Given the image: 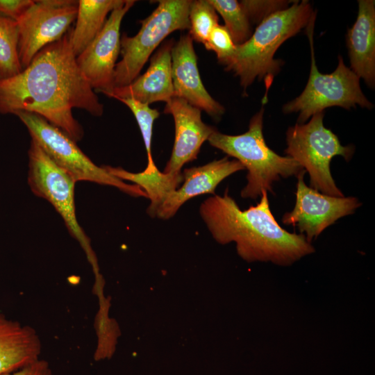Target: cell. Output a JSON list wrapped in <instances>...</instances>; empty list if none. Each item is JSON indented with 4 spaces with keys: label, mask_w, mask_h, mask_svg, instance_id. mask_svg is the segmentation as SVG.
<instances>
[{
    "label": "cell",
    "mask_w": 375,
    "mask_h": 375,
    "mask_svg": "<svg viewBox=\"0 0 375 375\" xmlns=\"http://www.w3.org/2000/svg\"><path fill=\"white\" fill-rule=\"evenodd\" d=\"M72 29L42 49L18 74L0 78V113H35L76 142L82 139L83 130L72 109L99 117L103 106L77 65Z\"/></svg>",
    "instance_id": "6da1fadb"
},
{
    "label": "cell",
    "mask_w": 375,
    "mask_h": 375,
    "mask_svg": "<svg viewBox=\"0 0 375 375\" xmlns=\"http://www.w3.org/2000/svg\"><path fill=\"white\" fill-rule=\"evenodd\" d=\"M199 211L214 239L222 244L235 242L238 255L248 262L290 266L315 251L304 235L289 233L278 224L265 190L256 206L242 210L226 188L223 196L204 200Z\"/></svg>",
    "instance_id": "7a4b0ae2"
},
{
    "label": "cell",
    "mask_w": 375,
    "mask_h": 375,
    "mask_svg": "<svg viewBox=\"0 0 375 375\" xmlns=\"http://www.w3.org/2000/svg\"><path fill=\"white\" fill-rule=\"evenodd\" d=\"M314 12L310 3L302 0L272 13L258 25L247 41L236 45L233 55L223 64L225 69L239 77L244 91L256 78L263 80L265 103L269 88L283 65L282 60L274 59L275 53L285 40L308 26Z\"/></svg>",
    "instance_id": "3957f363"
},
{
    "label": "cell",
    "mask_w": 375,
    "mask_h": 375,
    "mask_svg": "<svg viewBox=\"0 0 375 375\" xmlns=\"http://www.w3.org/2000/svg\"><path fill=\"white\" fill-rule=\"evenodd\" d=\"M264 108L255 114L244 133L231 135L215 130L209 144L240 161L248 171L244 199H256L265 190L274 193L273 183L281 178L297 176L303 168L289 156H281L266 144L262 133Z\"/></svg>",
    "instance_id": "277c9868"
},
{
    "label": "cell",
    "mask_w": 375,
    "mask_h": 375,
    "mask_svg": "<svg viewBox=\"0 0 375 375\" xmlns=\"http://www.w3.org/2000/svg\"><path fill=\"white\" fill-rule=\"evenodd\" d=\"M314 12L306 26L311 56L310 72L308 83L301 94L283 107L285 114L298 112V124H303L312 115L322 112L332 106L345 109L356 108V105L372 109L373 104L366 98L360 86V78L338 56V64L331 74H322L316 65L313 47Z\"/></svg>",
    "instance_id": "5b68a950"
},
{
    "label": "cell",
    "mask_w": 375,
    "mask_h": 375,
    "mask_svg": "<svg viewBox=\"0 0 375 375\" xmlns=\"http://www.w3.org/2000/svg\"><path fill=\"white\" fill-rule=\"evenodd\" d=\"M324 112L317 113L306 124H297L286 133L285 153L309 174L310 188L321 193L342 197L331 173L330 164L335 156L349 160L354 152L351 145L342 146L338 136L323 123Z\"/></svg>",
    "instance_id": "8992f818"
},
{
    "label": "cell",
    "mask_w": 375,
    "mask_h": 375,
    "mask_svg": "<svg viewBox=\"0 0 375 375\" xmlns=\"http://www.w3.org/2000/svg\"><path fill=\"white\" fill-rule=\"evenodd\" d=\"M151 14L141 21V28L132 37L124 33L120 40L122 60L116 64L114 88L132 83L151 54L172 33L190 28V0H161Z\"/></svg>",
    "instance_id": "52a82bcc"
},
{
    "label": "cell",
    "mask_w": 375,
    "mask_h": 375,
    "mask_svg": "<svg viewBox=\"0 0 375 375\" xmlns=\"http://www.w3.org/2000/svg\"><path fill=\"white\" fill-rule=\"evenodd\" d=\"M15 115L26 126L31 139L75 182L84 181L111 185L131 196L148 198L138 185L126 183L110 174L103 165H95L75 141L41 116L26 111H19Z\"/></svg>",
    "instance_id": "ba28073f"
},
{
    "label": "cell",
    "mask_w": 375,
    "mask_h": 375,
    "mask_svg": "<svg viewBox=\"0 0 375 375\" xmlns=\"http://www.w3.org/2000/svg\"><path fill=\"white\" fill-rule=\"evenodd\" d=\"M28 183L31 190L36 196L50 202L60 214L69 232L85 251L96 276H98L97 258L90 239L79 225L76 215V182L49 158L33 139H31L28 150Z\"/></svg>",
    "instance_id": "9c48e42d"
},
{
    "label": "cell",
    "mask_w": 375,
    "mask_h": 375,
    "mask_svg": "<svg viewBox=\"0 0 375 375\" xmlns=\"http://www.w3.org/2000/svg\"><path fill=\"white\" fill-rule=\"evenodd\" d=\"M78 1L40 0L17 21L22 69L44 47L60 40L76 18Z\"/></svg>",
    "instance_id": "30bf717a"
},
{
    "label": "cell",
    "mask_w": 375,
    "mask_h": 375,
    "mask_svg": "<svg viewBox=\"0 0 375 375\" xmlns=\"http://www.w3.org/2000/svg\"><path fill=\"white\" fill-rule=\"evenodd\" d=\"M302 171L297 177L296 202L292 211L282 217L284 224L297 226L311 243L313 238L341 217L354 213L361 206L356 197L329 196L306 185Z\"/></svg>",
    "instance_id": "8fae6325"
},
{
    "label": "cell",
    "mask_w": 375,
    "mask_h": 375,
    "mask_svg": "<svg viewBox=\"0 0 375 375\" xmlns=\"http://www.w3.org/2000/svg\"><path fill=\"white\" fill-rule=\"evenodd\" d=\"M135 2L125 0L115 8L101 31L76 56L77 65L91 88L106 95L114 88L116 60L120 53L121 23Z\"/></svg>",
    "instance_id": "7c38bea8"
},
{
    "label": "cell",
    "mask_w": 375,
    "mask_h": 375,
    "mask_svg": "<svg viewBox=\"0 0 375 375\" xmlns=\"http://www.w3.org/2000/svg\"><path fill=\"white\" fill-rule=\"evenodd\" d=\"M172 76L174 97L184 99L217 119L224 113V107L211 97L202 83L189 33L182 35L173 45Z\"/></svg>",
    "instance_id": "4fadbf2b"
},
{
    "label": "cell",
    "mask_w": 375,
    "mask_h": 375,
    "mask_svg": "<svg viewBox=\"0 0 375 375\" xmlns=\"http://www.w3.org/2000/svg\"><path fill=\"white\" fill-rule=\"evenodd\" d=\"M164 112L173 116L174 143L165 173L181 172L187 162L197 159L203 143L216 130L201 119V110L184 99L173 97L165 104Z\"/></svg>",
    "instance_id": "5bb4252c"
},
{
    "label": "cell",
    "mask_w": 375,
    "mask_h": 375,
    "mask_svg": "<svg viewBox=\"0 0 375 375\" xmlns=\"http://www.w3.org/2000/svg\"><path fill=\"white\" fill-rule=\"evenodd\" d=\"M245 169L236 159L224 157L206 165L185 169L181 188L171 192L159 208L156 217L162 219L172 217L187 201L204 194H213L217 185L230 175Z\"/></svg>",
    "instance_id": "9a60e30c"
},
{
    "label": "cell",
    "mask_w": 375,
    "mask_h": 375,
    "mask_svg": "<svg viewBox=\"0 0 375 375\" xmlns=\"http://www.w3.org/2000/svg\"><path fill=\"white\" fill-rule=\"evenodd\" d=\"M173 40L165 41L152 56L147 71L132 83L114 88L106 96L116 99L132 98L149 105L157 101L168 103L174 97L172 76Z\"/></svg>",
    "instance_id": "2e32d148"
},
{
    "label": "cell",
    "mask_w": 375,
    "mask_h": 375,
    "mask_svg": "<svg viewBox=\"0 0 375 375\" xmlns=\"http://www.w3.org/2000/svg\"><path fill=\"white\" fill-rule=\"evenodd\" d=\"M347 45L351 69L365 83L375 85V1L359 0L356 20L348 29Z\"/></svg>",
    "instance_id": "e0dca14e"
},
{
    "label": "cell",
    "mask_w": 375,
    "mask_h": 375,
    "mask_svg": "<svg viewBox=\"0 0 375 375\" xmlns=\"http://www.w3.org/2000/svg\"><path fill=\"white\" fill-rule=\"evenodd\" d=\"M42 344L35 330L0 313V375L40 359Z\"/></svg>",
    "instance_id": "ac0fdd59"
},
{
    "label": "cell",
    "mask_w": 375,
    "mask_h": 375,
    "mask_svg": "<svg viewBox=\"0 0 375 375\" xmlns=\"http://www.w3.org/2000/svg\"><path fill=\"white\" fill-rule=\"evenodd\" d=\"M112 176L122 180L134 183L143 190L150 200L147 208V214L151 217H156V213L167 196L178 188L183 181V173H165L157 168L154 160L147 162L144 170L141 172L133 173L122 167H113L103 165Z\"/></svg>",
    "instance_id": "d6986e66"
},
{
    "label": "cell",
    "mask_w": 375,
    "mask_h": 375,
    "mask_svg": "<svg viewBox=\"0 0 375 375\" xmlns=\"http://www.w3.org/2000/svg\"><path fill=\"white\" fill-rule=\"evenodd\" d=\"M125 0H79L72 45L78 56L103 28L106 17Z\"/></svg>",
    "instance_id": "ffe728a7"
},
{
    "label": "cell",
    "mask_w": 375,
    "mask_h": 375,
    "mask_svg": "<svg viewBox=\"0 0 375 375\" xmlns=\"http://www.w3.org/2000/svg\"><path fill=\"white\" fill-rule=\"evenodd\" d=\"M19 33L16 21L0 16V78L22 72L18 53Z\"/></svg>",
    "instance_id": "44dd1931"
},
{
    "label": "cell",
    "mask_w": 375,
    "mask_h": 375,
    "mask_svg": "<svg viewBox=\"0 0 375 375\" xmlns=\"http://www.w3.org/2000/svg\"><path fill=\"white\" fill-rule=\"evenodd\" d=\"M223 18L235 45L249 40L252 35L251 22L240 3L236 0H208Z\"/></svg>",
    "instance_id": "7402d4cb"
},
{
    "label": "cell",
    "mask_w": 375,
    "mask_h": 375,
    "mask_svg": "<svg viewBox=\"0 0 375 375\" xmlns=\"http://www.w3.org/2000/svg\"><path fill=\"white\" fill-rule=\"evenodd\" d=\"M190 33L193 41L204 43L217 25V11L208 0L191 1L189 8Z\"/></svg>",
    "instance_id": "603a6c76"
},
{
    "label": "cell",
    "mask_w": 375,
    "mask_h": 375,
    "mask_svg": "<svg viewBox=\"0 0 375 375\" xmlns=\"http://www.w3.org/2000/svg\"><path fill=\"white\" fill-rule=\"evenodd\" d=\"M117 100L125 104L133 112L144 140L147 161H153L151 149V138L153 123L160 115L158 110L132 98H119Z\"/></svg>",
    "instance_id": "cb8c5ba5"
},
{
    "label": "cell",
    "mask_w": 375,
    "mask_h": 375,
    "mask_svg": "<svg viewBox=\"0 0 375 375\" xmlns=\"http://www.w3.org/2000/svg\"><path fill=\"white\" fill-rule=\"evenodd\" d=\"M206 49L214 51L223 65L234 53L236 45L225 26L217 24L203 44Z\"/></svg>",
    "instance_id": "d4e9b609"
},
{
    "label": "cell",
    "mask_w": 375,
    "mask_h": 375,
    "mask_svg": "<svg viewBox=\"0 0 375 375\" xmlns=\"http://www.w3.org/2000/svg\"><path fill=\"white\" fill-rule=\"evenodd\" d=\"M249 21L260 24L272 13L288 8L285 1L244 0L240 1Z\"/></svg>",
    "instance_id": "484cf974"
},
{
    "label": "cell",
    "mask_w": 375,
    "mask_h": 375,
    "mask_svg": "<svg viewBox=\"0 0 375 375\" xmlns=\"http://www.w3.org/2000/svg\"><path fill=\"white\" fill-rule=\"evenodd\" d=\"M35 1L0 0V16L17 21Z\"/></svg>",
    "instance_id": "4316f807"
},
{
    "label": "cell",
    "mask_w": 375,
    "mask_h": 375,
    "mask_svg": "<svg viewBox=\"0 0 375 375\" xmlns=\"http://www.w3.org/2000/svg\"><path fill=\"white\" fill-rule=\"evenodd\" d=\"M3 375H54V374L46 360L38 359L18 370Z\"/></svg>",
    "instance_id": "83f0119b"
}]
</instances>
